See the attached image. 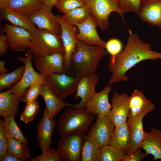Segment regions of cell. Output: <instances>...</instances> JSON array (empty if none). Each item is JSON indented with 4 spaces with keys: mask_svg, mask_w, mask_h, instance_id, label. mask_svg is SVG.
<instances>
[{
    "mask_svg": "<svg viewBox=\"0 0 161 161\" xmlns=\"http://www.w3.org/2000/svg\"><path fill=\"white\" fill-rule=\"evenodd\" d=\"M129 35L123 51L109 58V70L111 73L109 85L127 80L126 73L143 61L161 59V53L151 50L150 45L141 41L137 35L129 30Z\"/></svg>",
    "mask_w": 161,
    "mask_h": 161,
    "instance_id": "obj_1",
    "label": "cell"
},
{
    "mask_svg": "<svg viewBox=\"0 0 161 161\" xmlns=\"http://www.w3.org/2000/svg\"><path fill=\"white\" fill-rule=\"evenodd\" d=\"M105 48L90 45L78 40L76 49L71 59V68L75 76L95 73L100 60L107 54Z\"/></svg>",
    "mask_w": 161,
    "mask_h": 161,
    "instance_id": "obj_2",
    "label": "cell"
},
{
    "mask_svg": "<svg viewBox=\"0 0 161 161\" xmlns=\"http://www.w3.org/2000/svg\"><path fill=\"white\" fill-rule=\"evenodd\" d=\"M95 118L86 109L66 108L59 118L57 123L60 137L71 133L85 134Z\"/></svg>",
    "mask_w": 161,
    "mask_h": 161,
    "instance_id": "obj_3",
    "label": "cell"
},
{
    "mask_svg": "<svg viewBox=\"0 0 161 161\" xmlns=\"http://www.w3.org/2000/svg\"><path fill=\"white\" fill-rule=\"evenodd\" d=\"M35 57L58 52L64 53L61 36L38 28L32 33L30 49Z\"/></svg>",
    "mask_w": 161,
    "mask_h": 161,
    "instance_id": "obj_4",
    "label": "cell"
},
{
    "mask_svg": "<svg viewBox=\"0 0 161 161\" xmlns=\"http://www.w3.org/2000/svg\"><path fill=\"white\" fill-rule=\"evenodd\" d=\"M35 57L30 49L26 51L25 57L18 56L17 59L24 64L25 70L20 81L12 87V93L16 95L20 101L27 89L32 85L36 83H47L45 77L36 72L32 64V60Z\"/></svg>",
    "mask_w": 161,
    "mask_h": 161,
    "instance_id": "obj_5",
    "label": "cell"
},
{
    "mask_svg": "<svg viewBox=\"0 0 161 161\" xmlns=\"http://www.w3.org/2000/svg\"><path fill=\"white\" fill-rule=\"evenodd\" d=\"M86 6L102 31L108 29L109 16L112 12L117 13L124 24V14L119 8L117 0H84Z\"/></svg>",
    "mask_w": 161,
    "mask_h": 161,
    "instance_id": "obj_6",
    "label": "cell"
},
{
    "mask_svg": "<svg viewBox=\"0 0 161 161\" xmlns=\"http://www.w3.org/2000/svg\"><path fill=\"white\" fill-rule=\"evenodd\" d=\"M66 74L52 73L45 76L52 91L63 101L67 97L75 93L77 84L81 77H74Z\"/></svg>",
    "mask_w": 161,
    "mask_h": 161,
    "instance_id": "obj_7",
    "label": "cell"
},
{
    "mask_svg": "<svg viewBox=\"0 0 161 161\" xmlns=\"http://www.w3.org/2000/svg\"><path fill=\"white\" fill-rule=\"evenodd\" d=\"M85 134L79 132L68 133L61 137L57 148L64 161H80Z\"/></svg>",
    "mask_w": 161,
    "mask_h": 161,
    "instance_id": "obj_8",
    "label": "cell"
},
{
    "mask_svg": "<svg viewBox=\"0 0 161 161\" xmlns=\"http://www.w3.org/2000/svg\"><path fill=\"white\" fill-rule=\"evenodd\" d=\"M61 28V38L64 49V66L67 73L71 70V61L78 42L76 36L78 32L75 25L61 19L56 16Z\"/></svg>",
    "mask_w": 161,
    "mask_h": 161,
    "instance_id": "obj_9",
    "label": "cell"
},
{
    "mask_svg": "<svg viewBox=\"0 0 161 161\" xmlns=\"http://www.w3.org/2000/svg\"><path fill=\"white\" fill-rule=\"evenodd\" d=\"M7 37L9 46L13 52H26L30 49L32 33L26 29L6 24L2 30Z\"/></svg>",
    "mask_w": 161,
    "mask_h": 161,
    "instance_id": "obj_10",
    "label": "cell"
},
{
    "mask_svg": "<svg viewBox=\"0 0 161 161\" xmlns=\"http://www.w3.org/2000/svg\"><path fill=\"white\" fill-rule=\"evenodd\" d=\"M115 126L108 115H98L88 134L101 147L110 145Z\"/></svg>",
    "mask_w": 161,
    "mask_h": 161,
    "instance_id": "obj_11",
    "label": "cell"
},
{
    "mask_svg": "<svg viewBox=\"0 0 161 161\" xmlns=\"http://www.w3.org/2000/svg\"><path fill=\"white\" fill-rule=\"evenodd\" d=\"M99 78L95 73H88L81 76L77 85L75 98H81L76 104H72V107L78 109H84L87 102L96 92L95 86Z\"/></svg>",
    "mask_w": 161,
    "mask_h": 161,
    "instance_id": "obj_12",
    "label": "cell"
},
{
    "mask_svg": "<svg viewBox=\"0 0 161 161\" xmlns=\"http://www.w3.org/2000/svg\"><path fill=\"white\" fill-rule=\"evenodd\" d=\"M130 96L126 93L118 94L114 92L112 99V108L108 116L116 127L127 122L129 111Z\"/></svg>",
    "mask_w": 161,
    "mask_h": 161,
    "instance_id": "obj_13",
    "label": "cell"
},
{
    "mask_svg": "<svg viewBox=\"0 0 161 161\" xmlns=\"http://www.w3.org/2000/svg\"><path fill=\"white\" fill-rule=\"evenodd\" d=\"M35 58V67L39 73L44 77L52 73H67L64 66V53H55Z\"/></svg>",
    "mask_w": 161,
    "mask_h": 161,
    "instance_id": "obj_14",
    "label": "cell"
},
{
    "mask_svg": "<svg viewBox=\"0 0 161 161\" xmlns=\"http://www.w3.org/2000/svg\"><path fill=\"white\" fill-rule=\"evenodd\" d=\"M37 28L45 30L61 36V28L56 16L52 12V9L43 5L39 10L29 16Z\"/></svg>",
    "mask_w": 161,
    "mask_h": 161,
    "instance_id": "obj_15",
    "label": "cell"
},
{
    "mask_svg": "<svg viewBox=\"0 0 161 161\" xmlns=\"http://www.w3.org/2000/svg\"><path fill=\"white\" fill-rule=\"evenodd\" d=\"M76 26L78 30L76 36L78 40L89 45L105 47L106 42L99 35L97 30V24L92 15L85 21Z\"/></svg>",
    "mask_w": 161,
    "mask_h": 161,
    "instance_id": "obj_16",
    "label": "cell"
},
{
    "mask_svg": "<svg viewBox=\"0 0 161 161\" xmlns=\"http://www.w3.org/2000/svg\"><path fill=\"white\" fill-rule=\"evenodd\" d=\"M111 90L109 85L101 91L96 92L87 102L85 109L93 115H108L112 108L109 100Z\"/></svg>",
    "mask_w": 161,
    "mask_h": 161,
    "instance_id": "obj_17",
    "label": "cell"
},
{
    "mask_svg": "<svg viewBox=\"0 0 161 161\" xmlns=\"http://www.w3.org/2000/svg\"><path fill=\"white\" fill-rule=\"evenodd\" d=\"M137 15L144 22L161 30V0H141Z\"/></svg>",
    "mask_w": 161,
    "mask_h": 161,
    "instance_id": "obj_18",
    "label": "cell"
},
{
    "mask_svg": "<svg viewBox=\"0 0 161 161\" xmlns=\"http://www.w3.org/2000/svg\"><path fill=\"white\" fill-rule=\"evenodd\" d=\"M155 105L138 89L134 90L130 96L129 114L132 117H144L153 111Z\"/></svg>",
    "mask_w": 161,
    "mask_h": 161,
    "instance_id": "obj_19",
    "label": "cell"
},
{
    "mask_svg": "<svg viewBox=\"0 0 161 161\" xmlns=\"http://www.w3.org/2000/svg\"><path fill=\"white\" fill-rule=\"evenodd\" d=\"M55 124V120L49 118L45 107L43 111L42 117L39 121L37 128V140L42 151L50 147Z\"/></svg>",
    "mask_w": 161,
    "mask_h": 161,
    "instance_id": "obj_20",
    "label": "cell"
},
{
    "mask_svg": "<svg viewBox=\"0 0 161 161\" xmlns=\"http://www.w3.org/2000/svg\"><path fill=\"white\" fill-rule=\"evenodd\" d=\"M43 98L49 117L51 119L65 107H72V104L65 103L56 97L50 89L47 83L41 84L39 94Z\"/></svg>",
    "mask_w": 161,
    "mask_h": 161,
    "instance_id": "obj_21",
    "label": "cell"
},
{
    "mask_svg": "<svg viewBox=\"0 0 161 161\" xmlns=\"http://www.w3.org/2000/svg\"><path fill=\"white\" fill-rule=\"evenodd\" d=\"M143 118L132 117L128 114L127 122L130 128V143L127 155L133 153L139 148L141 147L145 132L143 128Z\"/></svg>",
    "mask_w": 161,
    "mask_h": 161,
    "instance_id": "obj_22",
    "label": "cell"
},
{
    "mask_svg": "<svg viewBox=\"0 0 161 161\" xmlns=\"http://www.w3.org/2000/svg\"><path fill=\"white\" fill-rule=\"evenodd\" d=\"M141 147L147 156H153L154 160L161 159V131L151 126L149 132H145Z\"/></svg>",
    "mask_w": 161,
    "mask_h": 161,
    "instance_id": "obj_23",
    "label": "cell"
},
{
    "mask_svg": "<svg viewBox=\"0 0 161 161\" xmlns=\"http://www.w3.org/2000/svg\"><path fill=\"white\" fill-rule=\"evenodd\" d=\"M19 98L12 93L11 88L0 93V116L4 117L8 116H16L18 112Z\"/></svg>",
    "mask_w": 161,
    "mask_h": 161,
    "instance_id": "obj_24",
    "label": "cell"
},
{
    "mask_svg": "<svg viewBox=\"0 0 161 161\" xmlns=\"http://www.w3.org/2000/svg\"><path fill=\"white\" fill-rule=\"evenodd\" d=\"M130 143V128L127 121L123 125L115 127L110 145L126 155Z\"/></svg>",
    "mask_w": 161,
    "mask_h": 161,
    "instance_id": "obj_25",
    "label": "cell"
},
{
    "mask_svg": "<svg viewBox=\"0 0 161 161\" xmlns=\"http://www.w3.org/2000/svg\"><path fill=\"white\" fill-rule=\"evenodd\" d=\"M1 18L12 25L24 28L32 33L37 28L31 20L29 16L19 12L1 9Z\"/></svg>",
    "mask_w": 161,
    "mask_h": 161,
    "instance_id": "obj_26",
    "label": "cell"
},
{
    "mask_svg": "<svg viewBox=\"0 0 161 161\" xmlns=\"http://www.w3.org/2000/svg\"><path fill=\"white\" fill-rule=\"evenodd\" d=\"M42 6L40 0H10L5 9L17 12L29 16Z\"/></svg>",
    "mask_w": 161,
    "mask_h": 161,
    "instance_id": "obj_27",
    "label": "cell"
},
{
    "mask_svg": "<svg viewBox=\"0 0 161 161\" xmlns=\"http://www.w3.org/2000/svg\"><path fill=\"white\" fill-rule=\"evenodd\" d=\"M101 148L88 134L83 138L81 161H99Z\"/></svg>",
    "mask_w": 161,
    "mask_h": 161,
    "instance_id": "obj_28",
    "label": "cell"
},
{
    "mask_svg": "<svg viewBox=\"0 0 161 161\" xmlns=\"http://www.w3.org/2000/svg\"><path fill=\"white\" fill-rule=\"evenodd\" d=\"M7 153L22 161H26L31 157L28 145L15 138H7Z\"/></svg>",
    "mask_w": 161,
    "mask_h": 161,
    "instance_id": "obj_29",
    "label": "cell"
},
{
    "mask_svg": "<svg viewBox=\"0 0 161 161\" xmlns=\"http://www.w3.org/2000/svg\"><path fill=\"white\" fill-rule=\"evenodd\" d=\"M57 15L62 20L76 26L85 21L92 15L85 5L75 8L62 16Z\"/></svg>",
    "mask_w": 161,
    "mask_h": 161,
    "instance_id": "obj_30",
    "label": "cell"
},
{
    "mask_svg": "<svg viewBox=\"0 0 161 161\" xmlns=\"http://www.w3.org/2000/svg\"><path fill=\"white\" fill-rule=\"evenodd\" d=\"M14 117L8 116L4 117V126L7 138L16 139L28 145L29 143L15 121Z\"/></svg>",
    "mask_w": 161,
    "mask_h": 161,
    "instance_id": "obj_31",
    "label": "cell"
},
{
    "mask_svg": "<svg viewBox=\"0 0 161 161\" xmlns=\"http://www.w3.org/2000/svg\"><path fill=\"white\" fill-rule=\"evenodd\" d=\"M25 70V66H19L10 73L0 75V91L8 89L18 83L21 79Z\"/></svg>",
    "mask_w": 161,
    "mask_h": 161,
    "instance_id": "obj_32",
    "label": "cell"
},
{
    "mask_svg": "<svg viewBox=\"0 0 161 161\" xmlns=\"http://www.w3.org/2000/svg\"><path fill=\"white\" fill-rule=\"evenodd\" d=\"M126 155L110 145L101 148L99 161H122Z\"/></svg>",
    "mask_w": 161,
    "mask_h": 161,
    "instance_id": "obj_33",
    "label": "cell"
},
{
    "mask_svg": "<svg viewBox=\"0 0 161 161\" xmlns=\"http://www.w3.org/2000/svg\"><path fill=\"white\" fill-rule=\"evenodd\" d=\"M30 161H63V160L58 149L49 147L42 151V153L34 157H30Z\"/></svg>",
    "mask_w": 161,
    "mask_h": 161,
    "instance_id": "obj_34",
    "label": "cell"
},
{
    "mask_svg": "<svg viewBox=\"0 0 161 161\" xmlns=\"http://www.w3.org/2000/svg\"><path fill=\"white\" fill-rule=\"evenodd\" d=\"M26 103L24 110L20 114V120L27 124L34 120L38 113L39 106L36 101Z\"/></svg>",
    "mask_w": 161,
    "mask_h": 161,
    "instance_id": "obj_35",
    "label": "cell"
},
{
    "mask_svg": "<svg viewBox=\"0 0 161 161\" xmlns=\"http://www.w3.org/2000/svg\"><path fill=\"white\" fill-rule=\"evenodd\" d=\"M85 5L84 0H57L54 6L59 11L64 14L75 8Z\"/></svg>",
    "mask_w": 161,
    "mask_h": 161,
    "instance_id": "obj_36",
    "label": "cell"
},
{
    "mask_svg": "<svg viewBox=\"0 0 161 161\" xmlns=\"http://www.w3.org/2000/svg\"><path fill=\"white\" fill-rule=\"evenodd\" d=\"M119 8L124 14L133 12L138 14L141 0H117Z\"/></svg>",
    "mask_w": 161,
    "mask_h": 161,
    "instance_id": "obj_37",
    "label": "cell"
},
{
    "mask_svg": "<svg viewBox=\"0 0 161 161\" xmlns=\"http://www.w3.org/2000/svg\"><path fill=\"white\" fill-rule=\"evenodd\" d=\"M41 84L36 83L30 86L26 90L21 101L27 103L36 101L39 95Z\"/></svg>",
    "mask_w": 161,
    "mask_h": 161,
    "instance_id": "obj_38",
    "label": "cell"
},
{
    "mask_svg": "<svg viewBox=\"0 0 161 161\" xmlns=\"http://www.w3.org/2000/svg\"><path fill=\"white\" fill-rule=\"evenodd\" d=\"M123 48L121 42L119 40L112 38L106 43L105 48L111 55H117L120 53Z\"/></svg>",
    "mask_w": 161,
    "mask_h": 161,
    "instance_id": "obj_39",
    "label": "cell"
},
{
    "mask_svg": "<svg viewBox=\"0 0 161 161\" xmlns=\"http://www.w3.org/2000/svg\"><path fill=\"white\" fill-rule=\"evenodd\" d=\"M7 138L4 126V120H0V161L7 153Z\"/></svg>",
    "mask_w": 161,
    "mask_h": 161,
    "instance_id": "obj_40",
    "label": "cell"
},
{
    "mask_svg": "<svg viewBox=\"0 0 161 161\" xmlns=\"http://www.w3.org/2000/svg\"><path fill=\"white\" fill-rule=\"evenodd\" d=\"M142 148H139L134 153L126 155L122 161H140L147 156L142 152Z\"/></svg>",
    "mask_w": 161,
    "mask_h": 161,
    "instance_id": "obj_41",
    "label": "cell"
},
{
    "mask_svg": "<svg viewBox=\"0 0 161 161\" xmlns=\"http://www.w3.org/2000/svg\"><path fill=\"white\" fill-rule=\"evenodd\" d=\"M9 44L8 40L5 34L3 32L0 34V54L3 55L7 52Z\"/></svg>",
    "mask_w": 161,
    "mask_h": 161,
    "instance_id": "obj_42",
    "label": "cell"
},
{
    "mask_svg": "<svg viewBox=\"0 0 161 161\" xmlns=\"http://www.w3.org/2000/svg\"><path fill=\"white\" fill-rule=\"evenodd\" d=\"M43 4L48 8L52 9L55 5L57 0H40Z\"/></svg>",
    "mask_w": 161,
    "mask_h": 161,
    "instance_id": "obj_43",
    "label": "cell"
},
{
    "mask_svg": "<svg viewBox=\"0 0 161 161\" xmlns=\"http://www.w3.org/2000/svg\"><path fill=\"white\" fill-rule=\"evenodd\" d=\"M1 161H22V160L7 153L3 157Z\"/></svg>",
    "mask_w": 161,
    "mask_h": 161,
    "instance_id": "obj_44",
    "label": "cell"
},
{
    "mask_svg": "<svg viewBox=\"0 0 161 161\" xmlns=\"http://www.w3.org/2000/svg\"><path fill=\"white\" fill-rule=\"evenodd\" d=\"M4 62L1 60L0 61V75H2L8 72L7 69L5 67Z\"/></svg>",
    "mask_w": 161,
    "mask_h": 161,
    "instance_id": "obj_45",
    "label": "cell"
},
{
    "mask_svg": "<svg viewBox=\"0 0 161 161\" xmlns=\"http://www.w3.org/2000/svg\"><path fill=\"white\" fill-rule=\"evenodd\" d=\"M10 0H0L1 9H5Z\"/></svg>",
    "mask_w": 161,
    "mask_h": 161,
    "instance_id": "obj_46",
    "label": "cell"
}]
</instances>
